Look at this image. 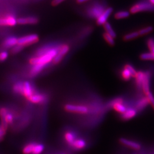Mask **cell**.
<instances>
[{
    "label": "cell",
    "mask_w": 154,
    "mask_h": 154,
    "mask_svg": "<svg viewBox=\"0 0 154 154\" xmlns=\"http://www.w3.org/2000/svg\"><path fill=\"white\" fill-rule=\"evenodd\" d=\"M63 109L68 114L78 116H91L90 101L88 103L83 102H67L64 103Z\"/></svg>",
    "instance_id": "6da1fadb"
},
{
    "label": "cell",
    "mask_w": 154,
    "mask_h": 154,
    "mask_svg": "<svg viewBox=\"0 0 154 154\" xmlns=\"http://www.w3.org/2000/svg\"><path fill=\"white\" fill-rule=\"evenodd\" d=\"M59 46H58L57 47L55 48H52L48 53L45 54L44 55H41L40 57L35 56L31 58L29 60L30 65H31L32 66L37 64L41 65L45 67L48 66V64H49L51 62L53 61L54 58L57 54Z\"/></svg>",
    "instance_id": "7a4b0ae2"
},
{
    "label": "cell",
    "mask_w": 154,
    "mask_h": 154,
    "mask_svg": "<svg viewBox=\"0 0 154 154\" xmlns=\"http://www.w3.org/2000/svg\"><path fill=\"white\" fill-rule=\"evenodd\" d=\"M79 136V134H78L75 129L71 127H67L62 131V140L66 147L69 149L72 144Z\"/></svg>",
    "instance_id": "3957f363"
},
{
    "label": "cell",
    "mask_w": 154,
    "mask_h": 154,
    "mask_svg": "<svg viewBox=\"0 0 154 154\" xmlns=\"http://www.w3.org/2000/svg\"><path fill=\"white\" fill-rule=\"evenodd\" d=\"M49 97L48 94L38 91L26 100L30 103L36 105H44L48 102Z\"/></svg>",
    "instance_id": "277c9868"
},
{
    "label": "cell",
    "mask_w": 154,
    "mask_h": 154,
    "mask_svg": "<svg viewBox=\"0 0 154 154\" xmlns=\"http://www.w3.org/2000/svg\"><path fill=\"white\" fill-rule=\"evenodd\" d=\"M88 142L86 139L79 137L69 147L72 151L79 152L86 149L88 147Z\"/></svg>",
    "instance_id": "5b68a950"
},
{
    "label": "cell",
    "mask_w": 154,
    "mask_h": 154,
    "mask_svg": "<svg viewBox=\"0 0 154 154\" xmlns=\"http://www.w3.org/2000/svg\"><path fill=\"white\" fill-rule=\"evenodd\" d=\"M38 41V35L36 34H33L19 38L18 39V45L25 48L29 45L35 44Z\"/></svg>",
    "instance_id": "8992f818"
},
{
    "label": "cell",
    "mask_w": 154,
    "mask_h": 154,
    "mask_svg": "<svg viewBox=\"0 0 154 154\" xmlns=\"http://www.w3.org/2000/svg\"><path fill=\"white\" fill-rule=\"evenodd\" d=\"M38 91L35 88L32 83L28 81H23L21 96L25 98L26 100L29 99L30 97H31Z\"/></svg>",
    "instance_id": "52a82bcc"
},
{
    "label": "cell",
    "mask_w": 154,
    "mask_h": 154,
    "mask_svg": "<svg viewBox=\"0 0 154 154\" xmlns=\"http://www.w3.org/2000/svg\"><path fill=\"white\" fill-rule=\"evenodd\" d=\"M154 10V6L148 2H139L132 6L130 9V13L135 14L142 11Z\"/></svg>",
    "instance_id": "ba28073f"
},
{
    "label": "cell",
    "mask_w": 154,
    "mask_h": 154,
    "mask_svg": "<svg viewBox=\"0 0 154 154\" xmlns=\"http://www.w3.org/2000/svg\"><path fill=\"white\" fill-rule=\"evenodd\" d=\"M105 8L100 4H95L90 7L87 11L88 16L97 19L105 11Z\"/></svg>",
    "instance_id": "9c48e42d"
},
{
    "label": "cell",
    "mask_w": 154,
    "mask_h": 154,
    "mask_svg": "<svg viewBox=\"0 0 154 154\" xmlns=\"http://www.w3.org/2000/svg\"><path fill=\"white\" fill-rule=\"evenodd\" d=\"M119 142L123 146L134 150H139L142 147L140 143L127 138H121L119 140Z\"/></svg>",
    "instance_id": "30bf717a"
},
{
    "label": "cell",
    "mask_w": 154,
    "mask_h": 154,
    "mask_svg": "<svg viewBox=\"0 0 154 154\" xmlns=\"http://www.w3.org/2000/svg\"><path fill=\"white\" fill-rule=\"evenodd\" d=\"M137 113L138 111L135 109L134 107L130 106V105H128L127 109L125 111V112L120 116L121 119L125 121L130 120L137 116Z\"/></svg>",
    "instance_id": "8fae6325"
},
{
    "label": "cell",
    "mask_w": 154,
    "mask_h": 154,
    "mask_svg": "<svg viewBox=\"0 0 154 154\" xmlns=\"http://www.w3.org/2000/svg\"><path fill=\"white\" fill-rule=\"evenodd\" d=\"M17 24V19L11 15L0 17V26H14Z\"/></svg>",
    "instance_id": "7c38bea8"
},
{
    "label": "cell",
    "mask_w": 154,
    "mask_h": 154,
    "mask_svg": "<svg viewBox=\"0 0 154 154\" xmlns=\"http://www.w3.org/2000/svg\"><path fill=\"white\" fill-rule=\"evenodd\" d=\"M112 11L113 9L111 7L106 9L104 12L97 19V24L98 25H103L105 24Z\"/></svg>",
    "instance_id": "4fadbf2b"
},
{
    "label": "cell",
    "mask_w": 154,
    "mask_h": 154,
    "mask_svg": "<svg viewBox=\"0 0 154 154\" xmlns=\"http://www.w3.org/2000/svg\"><path fill=\"white\" fill-rule=\"evenodd\" d=\"M38 22L39 19L36 17H26L17 19V23L19 25H35Z\"/></svg>",
    "instance_id": "5bb4252c"
},
{
    "label": "cell",
    "mask_w": 154,
    "mask_h": 154,
    "mask_svg": "<svg viewBox=\"0 0 154 154\" xmlns=\"http://www.w3.org/2000/svg\"><path fill=\"white\" fill-rule=\"evenodd\" d=\"M149 101L147 96L139 98L136 102L134 107L138 112L142 111L147 107V106L149 105Z\"/></svg>",
    "instance_id": "9a60e30c"
},
{
    "label": "cell",
    "mask_w": 154,
    "mask_h": 154,
    "mask_svg": "<svg viewBox=\"0 0 154 154\" xmlns=\"http://www.w3.org/2000/svg\"><path fill=\"white\" fill-rule=\"evenodd\" d=\"M18 39L15 36H9L4 41L2 46L6 48H12L18 44Z\"/></svg>",
    "instance_id": "2e32d148"
},
{
    "label": "cell",
    "mask_w": 154,
    "mask_h": 154,
    "mask_svg": "<svg viewBox=\"0 0 154 154\" xmlns=\"http://www.w3.org/2000/svg\"><path fill=\"white\" fill-rule=\"evenodd\" d=\"M142 89L146 95L150 92L149 91V74L148 72H145L142 84Z\"/></svg>",
    "instance_id": "e0dca14e"
},
{
    "label": "cell",
    "mask_w": 154,
    "mask_h": 154,
    "mask_svg": "<svg viewBox=\"0 0 154 154\" xmlns=\"http://www.w3.org/2000/svg\"><path fill=\"white\" fill-rule=\"evenodd\" d=\"M35 141H30L28 143H26L23 147L22 149L23 154H32L35 146L37 144Z\"/></svg>",
    "instance_id": "ac0fdd59"
},
{
    "label": "cell",
    "mask_w": 154,
    "mask_h": 154,
    "mask_svg": "<svg viewBox=\"0 0 154 154\" xmlns=\"http://www.w3.org/2000/svg\"><path fill=\"white\" fill-rule=\"evenodd\" d=\"M23 81H18L12 86V92L17 95L21 96L23 89Z\"/></svg>",
    "instance_id": "d6986e66"
},
{
    "label": "cell",
    "mask_w": 154,
    "mask_h": 154,
    "mask_svg": "<svg viewBox=\"0 0 154 154\" xmlns=\"http://www.w3.org/2000/svg\"><path fill=\"white\" fill-rule=\"evenodd\" d=\"M144 73H145V72H142V71L137 72V74L135 77L136 85L139 88H142V84L143 82Z\"/></svg>",
    "instance_id": "ffe728a7"
},
{
    "label": "cell",
    "mask_w": 154,
    "mask_h": 154,
    "mask_svg": "<svg viewBox=\"0 0 154 154\" xmlns=\"http://www.w3.org/2000/svg\"><path fill=\"white\" fill-rule=\"evenodd\" d=\"M103 27L105 29L106 33L109 34L111 37H112L114 38H116V34L113 28H112L111 25H110L109 22H107L105 24L103 25Z\"/></svg>",
    "instance_id": "44dd1931"
},
{
    "label": "cell",
    "mask_w": 154,
    "mask_h": 154,
    "mask_svg": "<svg viewBox=\"0 0 154 154\" xmlns=\"http://www.w3.org/2000/svg\"><path fill=\"white\" fill-rule=\"evenodd\" d=\"M121 74L122 79H123L125 81H128L130 79H131L132 78H133L131 72H129L126 68H125L124 67L121 70Z\"/></svg>",
    "instance_id": "7402d4cb"
},
{
    "label": "cell",
    "mask_w": 154,
    "mask_h": 154,
    "mask_svg": "<svg viewBox=\"0 0 154 154\" xmlns=\"http://www.w3.org/2000/svg\"><path fill=\"white\" fill-rule=\"evenodd\" d=\"M69 50H70V46L68 45L63 44L60 45L58 54H60L64 57L65 55H66V54H67Z\"/></svg>",
    "instance_id": "603a6c76"
},
{
    "label": "cell",
    "mask_w": 154,
    "mask_h": 154,
    "mask_svg": "<svg viewBox=\"0 0 154 154\" xmlns=\"http://www.w3.org/2000/svg\"><path fill=\"white\" fill-rule=\"evenodd\" d=\"M130 12L128 11H119L116 12L114 14V17L116 20L126 18L130 16Z\"/></svg>",
    "instance_id": "cb8c5ba5"
},
{
    "label": "cell",
    "mask_w": 154,
    "mask_h": 154,
    "mask_svg": "<svg viewBox=\"0 0 154 154\" xmlns=\"http://www.w3.org/2000/svg\"><path fill=\"white\" fill-rule=\"evenodd\" d=\"M139 36H140V35H139L138 31V32H133L131 33H128V34H127L126 35H125L123 39L125 41H128L132 40L134 39L137 38Z\"/></svg>",
    "instance_id": "d4e9b609"
},
{
    "label": "cell",
    "mask_w": 154,
    "mask_h": 154,
    "mask_svg": "<svg viewBox=\"0 0 154 154\" xmlns=\"http://www.w3.org/2000/svg\"><path fill=\"white\" fill-rule=\"evenodd\" d=\"M45 145L42 143H37L33 150L32 154H41L45 149Z\"/></svg>",
    "instance_id": "484cf974"
},
{
    "label": "cell",
    "mask_w": 154,
    "mask_h": 154,
    "mask_svg": "<svg viewBox=\"0 0 154 154\" xmlns=\"http://www.w3.org/2000/svg\"><path fill=\"white\" fill-rule=\"evenodd\" d=\"M103 37L106 41V42L109 45H110V46H114L116 44V41H115V39L114 38L112 37H111L110 35L107 33H103Z\"/></svg>",
    "instance_id": "4316f807"
},
{
    "label": "cell",
    "mask_w": 154,
    "mask_h": 154,
    "mask_svg": "<svg viewBox=\"0 0 154 154\" xmlns=\"http://www.w3.org/2000/svg\"><path fill=\"white\" fill-rule=\"evenodd\" d=\"M140 58L142 60H154V54L151 53H144L140 55Z\"/></svg>",
    "instance_id": "83f0119b"
},
{
    "label": "cell",
    "mask_w": 154,
    "mask_h": 154,
    "mask_svg": "<svg viewBox=\"0 0 154 154\" xmlns=\"http://www.w3.org/2000/svg\"><path fill=\"white\" fill-rule=\"evenodd\" d=\"M152 30H153V28L152 26H147L139 30L138 32L139 34V35H146L151 33Z\"/></svg>",
    "instance_id": "f1b7e54d"
},
{
    "label": "cell",
    "mask_w": 154,
    "mask_h": 154,
    "mask_svg": "<svg viewBox=\"0 0 154 154\" xmlns=\"http://www.w3.org/2000/svg\"><path fill=\"white\" fill-rule=\"evenodd\" d=\"M23 48H24L23 46L17 44L16 46L11 48V53L13 54H16L17 53H20V51H21L23 49Z\"/></svg>",
    "instance_id": "f546056e"
},
{
    "label": "cell",
    "mask_w": 154,
    "mask_h": 154,
    "mask_svg": "<svg viewBox=\"0 0 154 154\" xmlns=\"http://www.w3.org/2000/svg\"><path fill=\"white\" fill-rule=\"evenodd\" d=\"M124 67L126 68L127 69L131 72V74L133 78L135 77V75L137 74V72L135 70V69L134 68V67L131 65H130V64H126L124 66Z\"/></svg>",
    "instance_id": "4dcf8cb0"
},
{
    "label": "cell",
    "mask_w": 154,
    "mask_h": 154,
    "mask_svg": "<svg viewBox=\"0 0 154 154\" xmlns=\"http://www.w3.org/2000/svg\"><path fill=\"white\" fill-rule=\"evenodd\" d=\"M9 53L7 51H2L0 52V62H2L8 58Z\"/></svg>",
    "instance_id": "1f68e13d"
},
{
    "label": "cell",
    "mask_w": 154,
    "mask_h": 154,
    "mask_svg": "<svg viewBox=\"0 0 154 154\" xmlns=\"http://www.w3.org/2000/svg\"><path fill=\"white\" fill-rule=\"evenodd\" d=\"M147 45L149 49L154 54V39L152 38L149 39L147 41Z\"/></svg>",
    "instance_id": "d6a6232c"
},
{
    "label": "cell",
    "mask_w": 154,
    "mask_h": 154,
    "mask_svg": "<svg viewBox=\"0 0 154 154\" xmlns=\"http://www.w3.org/2000/svg\"><path fill=\"white\" fill-rule=\"evenodd\" d=\"M63 58V56H62V55L57 53V55L54 58V59L53 60V62L54 64H58L62 60Z\"/></svg>",
    "instance_id": "836d02e7"
},
{
    "label": "cell",
    "mask_w": 154,
    "mask_h": 154,
    "mask_svg": "<svg viewBox=\"0 0 154 154\" xmlns=\"http://www.w3.org/2000/svg\"><path fill=\"white\" fill-rule=\"evenodd\" d=\"M146 96L149 98V103L152 105V106L154 107V96L153 95V94L151 93L150 91L146 95Z\"/></svg>",
    "instance_id": "e575fe53"
},
{
    "label": "cell",
    "mask_w": 154,
    "mask_h": 154,
    "mask_svg": "<svg viewBox=\"0 0 154 154\" xmlns=\"http://www.w3.org/2000/svg\"><path fill=\"white\" fill-rule=\"evenodd\" d=\"M6 131L7 130H6L0 126V142L2 141V140L4 139V137L6 134Z\"/></svg>",
    "instance_id": "d590c367"
},
{
    "label": "cell",
    "mask_w": 154,
    "mask_h": 154,
    "mask_svg": "<svg viewBox=\"0 0 154 154\" xmlns=\"http://www.w3.org/2000/svg\"><path fill=\"white\" fill-rule=\"evenodd\" d=\"M65 0H53L52 2H51V5L54 6L58 5L59 4H61L62 2H63Z\"/></svg>",
    "instance_id": "8d00e7d4"
},
{
    "label": "cell",
    "mask_w": 154,
    "mask_h": 154,
    "mask_svg": "<svg viewBox=\"0 0 154 154\" xmlns=\"http://www.w3.org/2000/svg\"><path fill=\"white\" fill-rule=\"evenodd\" d=\"M88 1H89V0H76V1H77L78 4H82V3H84L85 2H87Z\"/></svg>",
    "instance_id": "74e56055"
},
{
    "label": "cell",
    "mask_w": 154,
    "mask_h": 154,
    "mask_svg": "<svg viewBox=\"0 0 154 154\" xmlns=\"http://www.w3.org/2000/svg\"><path fill=\"white\" fill-rule=\"evenodd\" d=\"M149 2H150V4H151L152 5H154V0H149Z\"/></svg>",
    "instance_id": "f35d334b"
},
{
    "label": "cell",
    "mask_w": 154,
    "mask_h": 154,
    "mask_svg": "<svg viewBox=\"0 0 154 154\" xmlns=\"http://www.w3.org/2000/svg\"><path fill=\"white\" fill-rule=\"evenodd\" d=\"M57 154H66V153H65V152H60V153H58Z\"/></svg>",
    "instance_id": "ab89813d"
}]
</instances>
